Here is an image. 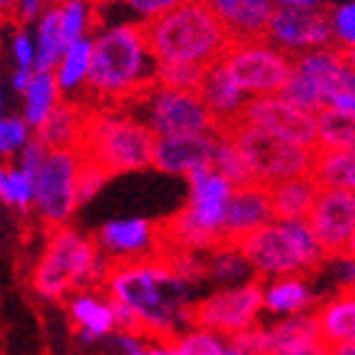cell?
Returning a JSON list of instances; mask_svg holds the SVG:
<instances>
[{
	"mask_svg": "<svg viewBox=\"0 0 355 355\" xmlns=\"http://www.w3.org/2000/svg\"><path fill=\"white\" fill-rule=\"evenodd\" d=\"M107 291L142 318L144 336H154L172 345L179 320H187V281L162 256L110 259L105 263Z\"/></svg>",
	"mask_w": 355,
	"mask_h": 355,
	"instance_id": "obj_1",
	"label": "cell"
},
{
	"mask_svg": "<svg viewBox=\"0 0 355 355\" xmlns=\"http://www.w3.org/2000/svg\"><path fill=\"white\" fill-rule=\"evenodd\" d=\"M157 60L149 50L144 25H117L95 37L87 75L89 110H122L127 102L157 87Z\"/></svg>",
	"mask_w": 355,
	"mask_h": 355,
	"instance_id": "obj_2",
	"label": "cell"
},
{
	"mask_svg": "<svg viewBox=\"0 0 355 355\" xmlns=\"http://www.w3.org/2000/svg\"><path fill=\"white\" fill-rule=\"evenodd\" d=\"M144 35L157 62L216 65L236 40L207 0H182L172 10L144 20Z\"/></svg>",
	"mask_w": 355,
	"mask_h": 355,
	"instance_id": "obj_3",
	"label": "cell"
},
{
	"mask_svg": "<svg viewBox=\"0 0 355 355\" xmlns=\"http://www.w3.org/2000/svg\"><path fill=\"white\" fill-rule=\"evenodd\" d=\"M157 137L144 122L122 110H89L77 152L110 177L152 166Z\"/></svg>",
	"mask_w": 355,
	"mask_h": 355,
	"instance_id": "obj_4",
	"label": "cell"
},
{
	"mask_svg": "<svg viewBox=\"0 0 355 355\" xmlns=\"http://www.w3.org/2000/svg\"><path fill=\"white\" fill-rule=\"evenodd\" d=\"M239 251L261 279H268V276L273 279L301 276L303 279L308 273L318 271L323 261L328 259L306 219L268 221L261 229L251 231L239 243Z\"/></svg>",
	"mask_w": 355,
	"mask_h": 355,
	"instance_id": "obj_5",
	"label": "cell"
},
{
	"mask_svg": "<svg viewBox=\"0 0 355 355\" xmlns=\"http://www.w3.org/2000/svg\"><path fill=\"white\" fill-rule=\"evenodd\" d=\"M105 279L97 241L80 236L67 226L50 229L48 246L33 273V286L45 298H62L72 291H85Z\"/></svg>",
	"mask_w": 355,
	"mask_h": 355,
	"instance_id": "obj_6",
	"label": "cell"
},
{
	"mask_svg": "<svg viewBox=\"0 0 355 355\" xmlns=\"http://www.w3.org/2000/svg\"><path fill=\"white\" fill-rule=\"evenodd\" d=\"M226 137L236 142L256 184L271 187V184L286 182V179L306 177L313 169L315 149L293 142L288 137L276 135L271 130L236 122L226 132Z\"/></svg>",
	"mask_w": 355,
	"mask_h": 355,
	"instance_id": "obj_7",
	"label": "cell"
},
{
	"mask_svg": "<svg viewBox=\"0 0 355 355\" xmlns=\"http://www.w3.org/2000/svg\"><path fill=\"white\" fill-rule=\"evenodd\" d=\"M221 62L249 97L281 95L293 75V55L266 40L236 42Z\"/></svg>",
	"mask_w": 355,
	"mask_h": 355,
	"instance_id": "obj_8",
	"label": "cell"
},
{
	"mask_svg": "<svg viewBox=\"0 0 355 355\" xmlns=\"http://www.w3.org/2000/svg\"><path fill=\"white\" fill-rule=\"evenodd\" d=\"M132 102L144 105V117H147L144 125L154 132V137H191L216 132L211 112L199 92H182L157 85Z\"/></svg>",
	"mask_w": 355,
	"mask_h": 355,
	"instance_id": "obj_9",
	"label": "cell"
},
{
	"mask_svg": "<svg viewBox=\"0 0 355 355\" xmlns=\"http://www.w3.org/2000/svg\"><path fill=\"white\" fill-rule=\"evenodd\" d=\"M80 164H83V157L77 149H55L33 177L37 211L50 229L65 226L72 211L80 207L77 202Z\"/></svg>",
	"mask_w": 355,
	"mask_h": 355,
	"instance_id": "obj_10",
	"label": "cell"
},
{
	"mask_svg": "<svg viewBox=\"0 0 355 355\" xmlns=\"http://www.w3.org/2000/svg\"><path fill=\"white\" fill-rule=\"evenodd\" d=\"M263 296H266V291L261 281L219 291L199 303H189L187 323H194L196 328H207L214 333H224V336H234V333L254 326L256 315L263 308Z\"/></svg>",
	"mask_w": 355,
	"mask_h": 355,
	"instance_id": "obj_11",
	"label": "cell"
},
{
	"mask_svg": "<svg viewBox=\"0 0 355 355\" xmlns=\"http://www.w3.org/2000/svg\"><path fill=\"white\" fill-rule=\"evenodd\" d=\"M266 42L293 58L306 50L328 48L336 42L331 12L323 8H276L268 25Z\"/></svg>",
	"mask_w": 355,
	"mask_h": 355,
	"instance_id": "obj_12",
	"label": "cell"
},
{
	"mask_svg": "<svg viewBox=\"0 0 355 355\" xmlns=\"http://www.w3.org/2000/svg\"><path fill=\"white\" fill-rule=\"evenodd\" d=\"M306 221L328 259H340L355 234V194L343 189H320Z\"/></svg>",
	"mask_w": 355,
	"mask_h": 355,
	"instance_id": "obj_13",
	"label": "cell"
},
{
	"mask_svg": "<svg viewBox=\"0 0 355 355\" xmlns=\"http://www.w3.org/2000/svg\"><path fill=\"white\" fill-rule=\"evenodd\" d=\"M239 122L263 127L276 135H284L293 142H301L306 147L315 149L318 144V132H315V114L306 112L293 102H288L284 95H261L249 97L243 105Z\"/></svg>",
	"mask_w": 355,
	"mask_h": 355,
	"instance_id": "obj_14",
	"label": "cell"
},
{
	"mask_svg": "<svg viewBox=\"0 0 355 355\" xmlns=\"http://www.w3.org/2000/svg\"><path fill=\"white\" fill-rule=\"evenodd\" d=\"M273 221L271 202H268V187L251 184L234 189L226 202L224 229H221V251L236 249L251 231L261 229L263 224Z\"/></svg>",
	"mask_w": 355,
	"mask_h": 355,
	"instance_id": "obj_15",
	"label": "cell"
},
{
	"mask_svg": "<svg viewBox=\"0 0 355 355\" xmlns=\"http://www.w3.org/2000/svg\"><path fill=\"white\" fill-rule=\"evenodd\" d=\"M199 95H202L207 110L211 112L216 135H226L231 127L236 125L243 105L249 102V95L239 87L224 62H216V65L209 67L202 87H199Z\"/></svg>",
	"mask_w": 355,
	"mask_h": 355,
	"instance_id": "obj_16",
	"label": "cell"
},
{
	"mask_svg": "<svg viewBox=\"0 0 355 355\" xmlns=\"http://www.w3.org/2000/svg\"><path fill=\"white\" fill-rule=\"evenodd\" d=\"M207 3L236 42L266 40L268 25L276 12L273 0H207Z\"/></svg>",
	"mask_w": 355,
	"mask_h": 355,
	"instance_id": "obj_17",
	"label": "cell"
},
{
	"mask_svg": "<svg viewBox=\"0 0 355 355\" xmlns=\"http://www.w3.org/2000/svg\"><path fill=\"white\" fill-rule=\"evenodd\" d=\"M216 132L191 137H157L152 166L166 174H187L191 166L211 162Z\"/></svg>",
	"mask_w": 355,
	"mask_h": 355,
	"instance_id": "obj_18",
	"label": "cell"
},
{
	"mask_svg": "<svg viewBox=\"0 0 355 355\" xmlns=\"http://www.w3.org/2000/svg\"><path fill=\"white\" fill-rule=\"evenodd\" d=\"M97 246L114 259H137L154 254V224L144 219H127L105 224L97 234Z\"/></svg>",
	"mask_w": 355,
	"mask_h": 355,
	"instance_id": "obj_19",
	"label": "cell"
},
{
	"mask_svg": "<svg viewBox=\"0 0 355 355\" xmlns=\"http://www.w3.org/2000/svg\"><path fill=\"white\" fill-rule=\"evenodd\" d=\"M87 107L75 105V102H58L50 117L37 127V139H40L50 152L55 149H77L80 137H83Z\"/></svg>",
	"mask_w": 355,
	"mask_h": 355,
	"instance_id": "obj_20",
	"label": "cell"
},
{
	"mask_svg": "<svg viewBox=\"0 0 355 355\" xmlns=\"http://www.w3.org/2000/svg\"><path fill=\"white\" fill-rule=\"evenodd\" d=\"M318 184L313 182L311 174L286 182L271 184L268 187V202H271L273 219L291 221V219H306L315 196H318Z\"/></svg>",
	"mask_w": 355,
	"mask_h": 355,
	"instance_id": "obj_21",
	"label": "cell"
},
{
	"mask_svg": "<svg viewBox=\"0 0 355 355\" xmlns=\"http://www.w3.org/2000/svg\"><path fill=\"white\" fill-rule=\"evenodd\" d=\"M311 177L318 189H343L355 194V149H315Z\"/></svg>",
	"mask_w": 355,
	"mask_h": 355,
	"instance_id": "obj_22",
	"label": "cell"
},
{
	"mask_svg": "<svg viewBox=\"0 0 355 355\" xmlns=\"http://www.w3.org/2000/svg\"><path fill=\"white\" fill-rule=\"evenodd\" d=\"M320 338L328 345L355 343V296L340 293L336 301L315 311Z\"/></svg>",
	"mask_w": 355,
	"mask_h": 355,
	"instance_id": "obj_23",
	"label": "cell"
},
{
	"mask_svg": "<svg viewBox=\"0 0 355 355\" xmlns=\"http://www.w3.org/2000/svg\"><path fill=\"white\" fill-rule=\"evenodd\" d=\"M315 149H355V112L338 107H320L315 112Z\"/></svg>",
	"mask_w": 355,
	"mask_h": 355,
	"instance_id": "obj_24",
	"label": "cell"
},
{
	"mask_svg": "<svg viewBox=\"0 0 355 355\" xmlns=\"http://www.w3.org/2000/svg\"><path fill=\"white\" fill-rule=\"evenodd\" d=\"M67 45L62 37V20H60V6L53 3L42 12L40 25H37V53H35V70L53 72L58 62L65 55Z\"/></svg>",
	"mask_w": 355,
	"mask_h": 355,
	"instance_id": "obj_25",
	"label": "cell"
},
{
	"mask_svg": "<svg viewBox=\"0 0 355 355\" xmlns=\"http://www.w3.org/2000/svg\"><path fill=\"white\" fill-rule=\"evenodd\" d=\"M60 85H58V77L53 72H37L33 75V83L30 87L25 89V122L30 127H40L45 119L50 117L55 107L60 102Z\"/></svg>",
	"mask_w": 355,
	"mask_h": 355,
	"instance_id": "obj_26",
	"label": "cell"
},
{
	"mask_svg": "<svg viewBox=\"0 0 355 355\" xmlns=\"http://www.w3.org/2000/svg\"><path fill=\"white\" fill-rule=\"evenodd\" d=\"M311 303H313V296H311L308 286L301 281V276H284L263 296V306L271 313H281V315L303 313Z\"/></svg>",
	"mask_w": 355,
	"mask_h": 355,
	"instance_id": "obj_27",
	"label": "cell"
},
{
	"mask_svg": "<svg viewBox=\"0 0 355 355\" xmlns=\"http://www.w3.org/2000/svg\"><path fill=\"white\" fill-rule=\"evenodd\" d=\"M214 172H219L224 179H229V184L234 189H241V187H251L256 184L254 174H251L249 164L243 159V154L239 152L236 142L226 135H216V147H214L211 157Z\"/></svg>",
	"mask_w": 355,
	"mask_h": 355,
	"instance_id": "obj_28",
	"label": "cell"
},
{
	"mask_svg": "<svg viewBox=\"0 0 355 355\" xmlns=\"http://www.w3.org/2000/svg\"><path fill=\"white\" fill-rule=\"evenodd\" d=\"M70 313L75 318V323L80 326V336L85 340L100 338L105 333H110L114 328V311L107 303L95 301L92 296H77L70 303Z\"/></svg>",
	"mask_w": 355,
	"mask_h": 355,
	"instance_id": "obj_29",
	"label": "cell"
},
{
	"mask_svg": "<svg viewBox=\"0 0 355 355\" xmlns=\"http://www.w3.org/2000/svg\"><path fill=\"white\" fill-rule=\"evenodd\" d=\"M92 48H95V40L83 37V40L72 42L70 48L65 50L62 60L58 62V75H55L62 92L75 89L83 83H87L89 65H92Z\"/></svg>",
	"mask_w": 355,
	"mask_h": 355,
	"instance_id": "obj_30",
	"label": "cell"
},
{
	"mask_svg": "<svg viewBox=\"0 0 355 355\" xmlns=\"http://www.w3.org/2000/svg\"><path fill=\"white\" fill-rule=\"evenodd\" d=\"M207 70V65H194V62H159L157 85L166 89H182V92H199Z\"/></svg>",
	"mask_w": 355,
	"mask_h": 355,
	"instance_id": "obj_31",
	"label": "cell"
},
{
	"mask_svg": "<svg viewBox=\"0 0 355 355\" xmlns=\"http://www.w3.org/2000/svg\"><path fill=\"white\" fill-rule=\"evenodd\" d=\"M0 199L10 207L28 209V204L35 199V187H33V177L23 172V169H8L0 166Z\"/></svg>",
	"mask_w": 355,
	"mask_h": 355,
	"instance_id": "obj_32",
	"label": "cell"
},
{
	"mask_svg": "<svg viewBox=\"0 0 355 355\" xmlns=\"http://www.w3.org/2000/svg\"><path fill=\"white\" fill-rule=\"evenodd\" d=\"M60 20H62V37L70 48L72 42L83 40L89 25V0H62L60 3Z\"/></svg>",
	"mask_w": 355,
	"mask_h": 355,
	"instance_id": "obj_33",
	"label": "cell"
},
{
	"mask_svg": "<svg viewBox=\"0 0 355 355\" xmlns=\"http://www.w3.org/2000/svg\"><path fill=\"white\" fill-rule=\"evenodd\" d=\"M172 348L177 355H224V345L219 343V338L214 331L207 328H196L191 333H184V336L174 338Z\"/></svg>",
	"mask_w": 355,
	"mask_h": 355,
	"instance_id": "obj_34",
	"label": "cell"
},
{
	"mask_svg": "<svg viewBox=\"0 0 355 355\" xmlns=\"http://www.w3.org/2000/svg\"><path fill=\"white\" fill-rule=\"evenodd\" d=\"M328 107H338V110H350L355 112V70L345 62L340 70L336 72L323 95Z\"/></svg>",
	"mask_w": 355,
	"mask_h": 355,
	"instance_id": "obj_35",
	"label": "cell"
},
{
	"mask_svg": "<svg viewBox=\"0 0 355 355\" xmlns=\"http://www.w3.org/2000/svg\"><path fill=\"white\" fill-rule=\"evenodd\" d=\"M331 25L338 48H355V0L333 8Z\"/></svg>",
	"mask_w": 355,
	"mask_h": 355,
	"instance_id": "obj_36",
	"label": "cell"
},
{
	"mask_svg": "<svg viewBox=\"0 0 355 355\" xmlns=\"http://www.w3.org/2000/svg\"><path fill=\"white\" fill-rule=\"evenodd\" d=\"M107 179H110V174L102 172L100 166H95L92 162L83 159V164H80V177H77V202L85 204L87 199H92Z\"/></svg>",
	"mask_w": 355,
	"mask_h": 355,
	"instance_id": "obj_37",
	"label": "cell"
},
{
	"mask_svg": "<svg viewBox=\"0 0 355 355\" xmlns=\"http://www.w3.org/2000/svg\"><path fill=\"white\" fill-rule=\"evenodd\" d=\"M23 144H28V122L18 117L0 119V154H8Z\"/></svg>",
	"mask_w": 355,
	"mask_h": 355,
	"instance_id": "obj_38",
	"label": "cell"
},
{
	"mask_svg": "<svg viewBox=\"0 0 355 355\" xmlns=\"http://www.w3.org/2000/svg\"><path fill=\"white\" fill-rule=\"evenodd\" d=\"M48 154H50V149L35 137V139L25 144V149H23V172L28 174V177H35L37 169L42 166V162L48 159Z\"/></svg>",
	"mask_w": 355,
	"mask_h": 355,
	"instance_id": "obj_39",
	"label": "cell"
},
{
	"mask_svg": "<svg viewBox=\"0 0 355 355\" xmlns=\"http://www.w3.org/2000/svg\"><path fill=\"white\" fill-rule=\"evenodd\" d=\"M127 3H130V8L137 12V15L152 20V18L164 15L166 10H172L174 6L182 3V0H127Z\"/></svg>",
	"mask_w": 355,
	"mask_h": 355,
	"instance_id": "obj_40",
	"label": "cell"
},
{
	"mask_svg": "<svg viewBox=\"0 0 355 355\" xmlns=\"http://www.w3.org/2000/svg\"><path fill=\"white\" fill-rule=\"evenodd\" d=\"M273 355H333V348L323 340V338H315V340H306V343L276 350Z\"/></svg>",
	"mask_w": 355,
	"mask_h": 355,
	"instance_id": "obj_41",
	"label": "cell"
},
{
	"mask_svg": "<svg viewBox=\"0 0 355 355\" xmlns=\"http://www.w3.org/2000/svg\"><path fill=\"white\" fill-rule=\"evenodd\" d=\"M12 53L18 60V67H33L35 70V48L25 33H18L15 40H12Z\"/></svg>",
	"mask_w": 355,
	"mask_h": 355,
	"instance_id": "obj_42",
	"label": "cell"
},
{
	"mask_svg": "<svg viewBox=\"0 0 355 355\" xmlns=\"http://www.w3.org/2000/svg\"><path fill=\"white\" fill-rule=\"evenodd\" d=\"M33 75H35L33 67H18L15 75H12V87L18 89V92H25L30 87V83H33Z\"/></svg>",
	"mask_w": 355,
	"mask_h": 355,
	"instance_id": "obj_43",
	"label": "cell"
},
{
	"mask_svg": "<svg viewBox=\"0 0 355 355\" xmlns=\"http://www.w3.org/2000/svg\"><path fill=\"white\" fill-rule=\"evenodd\" d=\"M323 0H273L276 8H320Z\"/></svg>",
	"mask_w": 355,
	"mask_h": 355,
	"instance_id": "obj_44",
	"label": "cell"
},
{
	"mask_svg": "<svg viewBox=\"0 0 355 355\" xmlns=\"http://www.w3.org/2000/svg\"><path fill=\"white\" fill-rule=\"evenodd\" d=\"M20 8V0H0V18H10Z\"/></svg>",
	"mask_w": 355,
	"mask_h": 355,
	"instance_id": "obj_45",
	"label": "cell"
},
{
	"mask_svg": "<svg viewBox=\"0 0 355 355\" xmlns=\"http://www.w3.org/2000/svg\"><path fill=\"white\" fill-rule=\"evenodd\" d=\"M333 355H355V343H343V345H331Z\"/></svg>",
	"mask_w": 355,
	"mask_h": 355,
	"instance_id": "obj_46",
	"label": "cell"
},
{
	"mask_svg": "<svg viewBox=\"0 0 355 355\" xmlns=\"http://www.w3.org/2000/svg\"><path fill=\"white\" fill-rule=\"evenodd\" d=\"M340 259H348V261H355V234L350 236V241H348V246H345V251H343V256Z\"/></svg>",
	"mask_w": 355,
	"mask_h": 355,
	"instance_id": "obj_47",
	"label": "cell"
},
{
	"mask_svg": "<svg viewBox=\"0 0 355 355\" xmlns=\"http://www.w3.org/2000/svg\"><path fill=\"white\" fill-rule=\"evenodd\" d=\"M340 53H343V60H345V62H348V65L355 70V48H340Z\"/></svg>",
	"mask_w": 355,
	"mask_h": 355,
	"instance_id": "obj_48",
	"label": "cell"
},
{
	"mask_svg": "<svg viewBox=\"0 0 355 355\" xmlns=\"http://www.w3.org/2000/svg\"><path fill=\"white\" fill-rule=\"evenodd\" d=\"M147 355H177V353H174L172 345H166V348H152V350H147Z\"/></svg>",
	"mask_w": 355,
	"mask_h": 355,
	"instance_id": "obj_49",
	"label": "cell"
},
{
	"mask_svg": "<svg viewBox=\"0 0 355 355\" xmlns=\"http://www.w3.org/2000/svg\"><path fill=\"white\" fill-rule=\"evenodd\" d=\"M340 293H348V296H355V284H345Z\"/></svg>",
	"mask_w": 355,
	"mask_h": 355,
	"instance_id": "obj_50",
	"label": "cell"
},
{
	"mask_svg": "<svg viewBox=\"0 0 355 355\" xmlns=\"http://www.w3.org/2000/svg\"><path fill=\"white\" fill-rule=\"evenodd\" d=\"M224 355H246V353H241V350H236V348H231V350H226Z\"/></svg>",
	"mask_w": 355,
	"mask_h": 355,
	"instance_id": "obj_51",
	"label": "cell"
},
{
	"mask_svg": "<svg viewBox=\"0 0 355 355\" xmlns=\"http://www.w3.org/2000/svg\"><path fill=\"white\" fill-rule=\"evenodd\" d=\"M127 355H147V353H144V350L137 348V350H132V353H127Z\"/></svg>",
	"mask_w": 355,
	"mask_h": 355,
	"instance_id": "obj_52",
	"label": "cell"
},
{
	"mask_svg": "<svg viewBox=\"0 0 355 355\" xmlns=\"http://www.w3.org/2000/svg\"><path fill=\"white\" fill-rule=\"evenodd\" d=\"M0 119H3V92H0Z\"/></svg>",
	"mask_w": 355,
	"mask_h": 355,
	"instance_id": "obj_53",
	"label": "cell"
}]
</instances>
